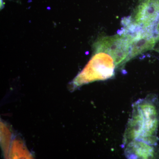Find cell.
<instances>
[{"label": "cell", "mask_w": 159, "mask_h": 159, "mask_svg": "<svg viewBox=\"0 0 159 159\" xmlns=\"http://www.w3.org/2000/svg\"><path fill=\"white\" fill-rule=\"evenodd\" d=\"M159 125V101L155 95H148L134 103L131 116L123 136L124 145L135 140L157 145Z\"/></svg>", "instance_id": "1"}, {"label": "cell", "mask_w": 159, "mask_h": 159, "mask_svg": "<svg viewBox=\"0 0 159 159\" xmlns=\"http://www.w3.org/2000/svg\"><path fill=\"white\" fill-rule=\"evenodd\" d=\"M133 37V33L125 29L122 33L101 38L96 43V51L109 54L119 67L129 61Z\"/></svg>", "instance_id": "2"}, {"label": "cell", "mask_w": 159, "mask_h": 159, "mask_svg": "<svg viewBox=\"0 0 159 159\" xmlns=\"http://www.w3.org/2000/svg\"><path fill=\"white\" fill-rule=\"evenodd\" d=\"M159 19V0H140L133 13L126 19V30L134 32L153 28Z\"/></svg>", "instance_id": "3"}, {"label": "cell", "mask_w": 159, "mask_h": 159, "mask_svg": "<svg viewBox=\"0 0 159 159\" xmlns=\"http://www.w3.org/2000/svg\"><path fill=\"white\" fill-rule=\"evenodd\" d=\"M81 74L84 82L95 80H105L115 75L116 64L111 55L98 52Z\"/></svg>", "instance_id": "4"}, {"label": "cell", "mask_w": 159, "mask_h": 159, "mask_svg": "<svg viewBox=\"0 0 159 159\" xmlns=\"http://www.w3.org/2000/svg\"><path fill=\"white\" fill-rule=\"evenodd\" d=\"M134 32L129 60L152 50L158 41L153 28L140 29Z\"/></svg>", "instance_id": "5"}, {"label": "cell", "mask_w": 159, "mask_h": 159, "mask_svg": "<svg viewBox=\"0 0 159 159\" xmlns=\"http://www.w3.org/2000/svg\"><path fill=\"white\" fill-rule=\"evenodd\" d=\"M125 146V155L127 158H159V150L155 145L135 140Z\"/></svg>", "instance_id": "6"}, {"label": "cell", "mask_w": 159, "mask_h": 159, "mask_svg": "<svg viewBox=\"0 0 159 159\" xmlns=\"http://www.w3.org/2000/svg\"><path fill=\"white\" fill-rule=\"evenodd\" d=\"M154 30L155 32L157 34L158 38V43H159V19L157 21L156 23L154 26Z\"/></svg>", "instance_id": "7"}]
</instances>
